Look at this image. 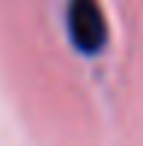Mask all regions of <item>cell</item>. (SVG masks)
I'll list each match as a JSON object with an SVG mask.
<instances>
[{"label": "cell", "mask_w": 143, "mask_h": 146, "mask_svg": "<svg viewBox=\"0 0 143 146\" xmlns=\"http://www.w3.org/2000/svg\"><path fill=\"white\" fill-rule=\"evenodd\" d=\"M69 36L81 54H101L107 45V18L99 0H69Z\"/></svg>", "instance_id": "obj_1"}]
</instances>
